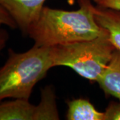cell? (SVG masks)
Returning a JSON list of instances; mask_svg holds the SVG:
<instances>
[{
    "mask_svg": "<svg viewBox=\"0 0 120 120\" xmlns=\"http://www.w3.org/2000/svg\"><path fill=\"white\" fill-rule=\"evenodd\" d=\"M79 8L68 11L44 6L27 35L39 47H53L95 38L106 33L97 23L91 0H78Z\"/></svg>",
    "mask_w": 120,
    "mask_h": 120,
    "instance_id": "1",
    "label": "cell"
},
{
    "mask_svg": "<svg viewBox=\"0 0 120 120\" xmlns=\"http://www.w3.org/2000/svg\"><path fill=\"white\" fill-rule=\"evenodd\" d=\"M51 47L34 45L28 51L8 50V59L0 68V101L7 98L29 100L35 86L53 68Z\"/></svg>",
    "mask_w": 120,
    "mask_h": 120,
    "instance_id": "2",
    "label": "cell"
},
{
    "mask_svg": "<svg viewBox=\"0 0 120 120\" xmlns=\"http://www.w3.org/2000/svg\"><path fill=\"white\" fill-rule=\"evenodd\" d=\"M51 47L53 67L70 68L92 82H98L116 49L108 31L92 39Z\"/></svg>",
    "mask_w": 120,
    "mask_h": 120,
    "instance_id": "3",
    "label": "cell"
},
{
    "mask_svg": "<svg viewBox=\"0 0 120 120\" xmlns=\"http://www.w3.org/2000/svg\"><path fill=\"white\" fill-rule=\"evenodd\" d=\"M46 0H0L22 34L27 35L30 26L38 18Z\"/></svg>",
    "mask_w": 120,
    "mask_h": 120,
    "instance_id": "4",
    "label": "cell"
},
{
    "mask_svg": "<svg viewBox=\"0 0 120 120\" xmlns=\"http://www.w3.org/2000/svg\"><path fill=\"white\" fill-rule=\"evenodd\" d=\"M107 96H112L120 101V51L116 49L112 59L97 82Z\"/></svg>",
    "mask_w": 120,
    "mask_h": 120,
    "instance_id": "5",
    "label": "cell"
},
{
    "mask_svg": "<svg viewBox=\"0 0 120 120\" xmlns=\"http://www.w3.org/2000/svg\"><path fill=\"white\" fill-rule=\"evenodd\" d=\"M94 12L97 23L107 30L113 45L120 51V10L95 5Z\"/></svg>",
    "mask_w": 120,
    "mask_h": 120,
    "instance_id": "6",
    "label": "cell"
},
{
    "mask_svg": "<svg viewBox=\"0 0 120 120\" xmlns=\"http://www.w3.org/2000/svg\"><path fill=\"white\" fill-rule=\"evenodd\" d=\"M36 105L29 100H15L0 103V120H35Z\"/></svg>",
    "mask_w": 120,
    "mask_h": 120,
    "instance_id": "7",
    "label": "cell"
},
{
    "mask_svg": "<svg viewBox=\"0 0 120 120\" xmlns=\"http://www.w3.org/2000/svg\"><path fill=\"white\" fill-rule=\"evenodd\" d=\"M66 120H105L104 112L98 111L87 99L77 98L68 101Z\"/></svg>",
    "mask_w": 120,
    "mask_h": 120,
    "instance_id": "8",
    "label": "cell"
},
{
    "mask_svg": "<svg viewBox=\"0 0 120 120\" xmlns=\"http://www.w3.org/2000/svg\"><path fill=\"white\" fill-rule=\"evenodd\" d=\"M35 120H58L60 115L56 104V95L54 87L47 86L41 90V101L36 105Z\"/></svg>",
    "mask_w": 120,
    "mask_h": 120,
    "instance_id": "9",
    "label": "cell"
},
{
    "mask_svg": "<svg viewBox=\"0 0 120 120\" xmlns=\"http://www.w3.org/2000/svg\"><path fill=\"white\" fill-rule=\"evenodd\" d=\"M104 113L105 120H120V102H110Z\"/></svg>",
    "mask_w": 120,
    "mask_h": 120,
    "instance_id": "10",
    "label": "cell"
},
{
    "mask_svg": "<svg viewBox=\"0 0 120 120\" xmlns=\"http://www.w3.org/2000/svg\"><path fill=\"white\" fill-rule=\"evenodd\" d=\"M1 25L8 26L13 30L17 28V24L12 17L8 11L0 5V26Z\"/></svg>",
    "mask_w": 120,
    "mask_h": 120,
    "instance_id": "11",
    "label": "cell"
},
{
    "mask_svg": "<svg viewBox=\"0 0 120 120\" xmlns=\"http://www.w3.org/2000/svg\"><path fill=\"white\" fill-rule=\"evenodd\" d=\"M95 5L120 10V0H91Z\"/></svg>",
    "mask_w": 120,
    "mask_h": 120,
    "instance_id": "12",
    "label": "cell"
},
{
    "mask_svg": "<svg viewBox=\"0 0 120 120\" xmlns=\"http://www.w3.org/2000/svg\"><path fill=\"white\" fill-rule=\"evenodd\" d=\"M9 39V34L6 30L0 26V52L5 47Z\"/></svg>",
    "mask_w": 120,
    "mask_h": 120,
    "instance_id": "13",
    "label": "cell"
}]
</instances>
